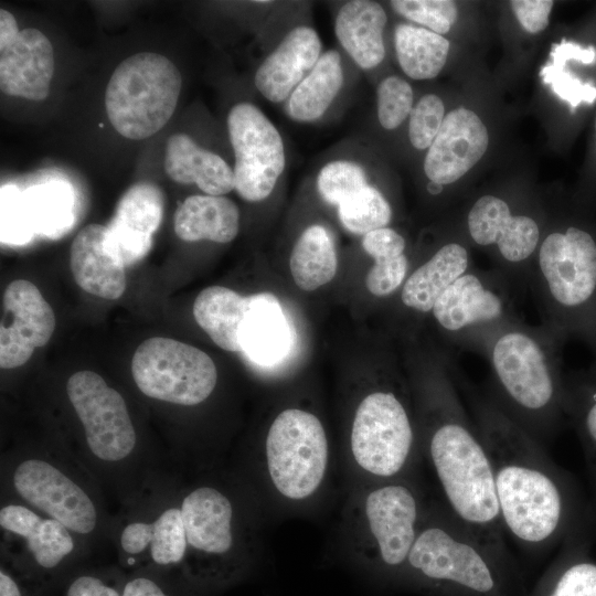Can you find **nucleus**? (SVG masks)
Returning <instances> with one entry per match:
<instances>
[{
	"label": "nucleus",
	"instance_id": "obj_13",
	"mask_svg": "<svg viewBox=\"0 0 596 596\" xmlns=\"http://www.w3.org/2000/svg\"><path fill=\"white\" fill-rule=\"evenodd\" d=\"M234 151V189L248 202L265 200L281 175L286 156L281 136L255 105L238 103L227 116Z\"/></svg>",
	"mask_w": 596,
	"mask_h": 596
},
{
	"label": "nucleus",
	"instance_id": "obj_42",
	"mask_svg": "<svg viewBox=\"0 0 596 596\" xmlns=\"http://www.w3.org/2000/svg\"><path fill=\"white\" fill-rule=\"evenodd\" d=\"M413 89L398 76L385 77L376 91L377 118L387 130L397 128L409 115L413 106Z\"/></svg>",
	"mask_w": 596,
	"mask_h": 596
},
{
	"label": "nucleus",
	"instance_id": "obj_43",
	"mask_svg": "<svg viewBox=\"0 0 596 596\" xmlns=\"http://www.w3.org/2000/svg\"><path fill=\"white\" fill-rule=\"evenodd\" d=\"M35 235L23 200L15 185L1 187V242L24 245Z\"/></svg>",
	"mask_w": 596,
	"mask_h": 596
},
{
	"label": "nucleus",
	"instance_id": "obj_27",
	"mask_svg": "<svg viewBox=\"0 0 596 596\" xmlns=\"http://www.w3.org/2000/svg\"><path fill=\"white\" fill-rule=\"evenodd\" d=\"M386 22L384 9L374 1L353 0L340 8L334 23L336 35L361 68H374L383 61Z\"/></svg>",
	"mask_w": 596,
	"mask_h": 596
},
{
	"label": "nucleus",
	"instance_id": "obj_47",
	"mask_svg": "<svg viewBox=\"0 0 596 596\" xmlns=\"http://www.w3.org/2000/svg\"><path fill=\"white\" fill-rule=\"evenodd\" d=\"M121 596H170L155 579L147 576H137L128 579L123 588Z\"/></svg>",
	"mask_w": 596,
	"mask_h": 596
},
{
	"label": "nucleus",
	"instance_id": "obj_28",
	"mask_svg": "<svg viewBox=\"0 0 596 596\" xmlns=\"http://www.w3.org/2000/svg\"><path fill=\"white\" fill-rule=\"evenodd\" d=\"M173 225L177 236L187 242L228 243L238 233L240 211L225 196L191 195L177 209Z\"/></svg>",
	"mask_w": 596,
	"mask_h": 596
},
{
	"label": "nucleus",
	"instance_id": "obj_37",
	"mask_svg": "<svg viewBox=\"0 0 596 596\" xmlns=\"http://www.w3.org/2000/svg\"><path fill=\"white\" fill-rule=\"evenodd\" d=\"M552 62L545 65L540 76L544 83L551 85L554 93L566 100L572 108L582 102L592 104L596 99V87L590 83H583L566 70V62L577 61L583 64H592L596 60V50L593 46L583 49L575 42L562 40L554 44L551 50Z\"/></svg>",
	"mask_w": 596,
	"mask_h": 596
},
{
	"label": "nucleus",
	"instance_id": "obj_39",
	"mask_svg": "<svg viewBox=\"0 0 596 596\" xmlns=\"http://www.w3.org/2000/svg\"><path fill=\"white\" fill-rule=\"evenodd\" d=\"M149 547L153 563L160 566L177 565L187 558L188 543L181 509L162 511L149 523Z\"/></svg>",
	"mask_w": 596,
	"mask_h": 596
},
{
	"label": "nucleus",
	"instance_id": "obj_18",
	"mask_svg": "<svg viewBox=\"0 0 596 596\" xmlns=\"http://www.w3.org/2000/svg\"><path fill=\"white\" fill-rule=\"evenodd\" d=\"M488 130L476 113L467 108L449 111L424 160L429 181L441 185L462 178L485 155Z\"/></svg>",
	"mask_w": 596,
	"mask_h": 596
},
{
	"label": "nucleus",
	"instance_id": "obj_2",
	"mask_svg": "<svg viewBox=\"0 0 596 596\" xmlns=\"http://www.w3.org/2000/svg\"><path fill=\"white\" fill-rule=\"evenodd\" d=\"M450 359L435 358L415 383L421 455L454 514L487 544L508 551L489 455L465 407Z\"/></svg>",
	"mask_w": 596,
	"mask_h": 596
},
{
	"label": "nucleus",
	"instance_id": "obj_52",
	"mask_svg": "<svg viewBox=\"0 0 596 596\" xmlns=\"http://www.w3.org/2000/svg\"><path fill=\"white\" fill-rule=\"evenodd\" d=\"M595 127H596V124H595Z\"/></svg>",
	"mask_w": 596,
	"mask_h": 596
},
{
	"label": "nucleus",
	"instance_id": "obj_1",
	"mask_svg": "<svg viewBox=\"0 0 596 596\" xmlns=\"http://www.w3.org/2000/svg\"><path fill=\"white\" fill-rule=\"evenodd\" d=\"M454 375L489 455L504 533L530 555L562 544L587 509L572 475L478 390L457 363Z\"/></svg>",
	"mask_w": 596,
	"mask_h": 596
},
{
	"label": "nucleus",
	"instance_id": "obj_4",
	"mask_svg": "<svg viewBox=\"0 0 596 596\" xmlns=\"http://www.w3.org/2000/svg\"><path fill=\"white\" fill-rule=\"evenodd\" d=\"M564 343L543 324L530 326L520 319L502 329L483 355L490 366L486 392L544 447L566 422Z\"/></svg>",
	"mask_w": 596,
	"mask_h": 596
},
{
	"label": "nucleus",
	"instance_id": "obj_15",
	"mask_svg": "<svg viewBox=\"0 0 596 596\" xmlns=\"http://www.w3.org/2000/svg\"><path fill=\"white\" fill-rule=\"evenodd\" d=\"M67 397L81 421L93 455L106 462L127 458L137 441L121 394L93 371H78L66 383Z\"/></svg>",
	"mask_w": 596,
	"mask_h": 596
},
{
	"label": "nucleus",
	"instance_id": "obj_21",
	"mask_svg": "<svg viewBox=\"0 0 596 596\" xmlns=\"http://www.w3.org/2000/svg\"><path fill=\"white\" fill-rule=\"evenodd\" d=\"M595 533L587 509L582 523L528 596H596Z\"/></svg>",
	"mask_w": 596,
	"mask_h": 596
},
{
	"label": "nucleus",
	"instance_id": "obj_5",
	"mask_svg": "<svg viewBox=\"0 0 596 596\" xmlns=\"http://www.w3.org/2000/svg\"><path fill=\"white\" fill-rule=\"evenodd\" d=\"M429 499L417 473L352 483L341 514L347 557L376 585L400 588Z\"/></svg>",
	"mask_w": 596,
	"mask_h": 596
},
{
	"label": "nucleus",
	"instance_id": "obj_31",
	"mask_svg": "<svg viewBox=\"0 0 596 596\" xmlns=\"http://www.w3.org/2000/svg\"><path fill=\"white\" fill-rule=\"evenodd\" d=\"M342 84L341 56L336 50L326 51L288 97L287 114L300 123L317 120L332 104Z\"/></svg>",
	"mask_w": 596,
	"mask_h": 596
},
{
	"label": "nucleus",
	"instance_id": "obj_35",
	"mask_svg": "<svg viewBox=\"0 0 596 596\" xmlns=\"http://www.w3.org/2000/svg\"><path fill=\"white\" fill-rule=\"evenodd\" d=\"M23 200L35 235L58 238L75 222V195L72 187L60 180H51L28 188Z\"/></svg>",
	"mask_w": 596,
	"mask_h": 596
},
{
	"label": "nucleus",
	"instance_id": "obj_44",
	"mask_svg": "<svg viewBox=\"0 0 596 596\" xmlns=\"http://www.w3.org/2000/svg\"><path fill=\"white\" fill-rule=\"evenodd\" d=\"M443 100L435 94L424 95L412 109L408 124V138L418 150L429 148L445 118Z\"/></svg>",
	"mask_w": 596,
	"mask_h": 596
},
{
	"label": "nucleus",
	"instance_id": "obj_40",
	"mask_svg": "<svg viewBox=\"0 0 596 596\" xmlns=\"http://www.w3.org/2000/svg\"><path fill=\"white\" fill-rule=\"evenodd\" d=\"M366 185L363 169L352 161L338 160L329 162L320 170L317 178L320 196L327 203L333 205H339Z\"/></svg>",
	"mask_w": 596,
	"mask_h": 596
},
{
	"label": "nucleus",
	"instance_id": "obj_51",
	"mask_svg": "<svg viewBox=\"0 0 596 596\" xmlns=\"http://www.w3.org/2000/svg\"><path fill=\"white\" fill-rule=\"evenodd\" d=\"M443 190H444V185L437 182L429 181L427 184V191L432 195H439L443 192Z\"/></svg>",
	"mask_w": 596,
	"mask_h": 596
},
{
	"label": "nucleus",
	"instance_id": "obj_33",
	"mask_svg": "<svg viewBox=\"0 0 596 596\" xmlns=\"http://www.w3.org/2000/svg\"><path fill=\"white\" fill-rule=\"evenodd\" d=\"M564 412L583 446L596 488V361L564 376Z\"/></svg>",
	"mask_w": 596,
	"mask_h": 596
},
{
	"label": "nucleus",
	"instance_id": "obj_7",
	"mask_svg": "<svg viewBox=\"0 0 596 596\" xmlns=\"http://www.w3.org/2000/svg\"><path fill=\"white\" fill-rule=\"evenodd\" d=\"M343 457L350 485L417 473L422 455L416 414L398 384L384 383L361 397Z\"/></svg>",
	"mask_w": 596,
	"mask_h": 596
},
{
	"label": "nucleus",
	"instance_id": "obj_48",
	"mask_svg": "<svg viewBox=\"0 0 596 596\" xmlns=\"http://www.w3.org/2000/svg\"><path fill=\"white\" fill-rule=\"evenodd\" d=\"M20 31L18 23L8 10H0V50H3L11 45Z\"/></svg>",
	"mask_w": 596,
	"mask_h": 596
},
{
	"label": "nucleus",
	"instance_id": "obj_19",
	"mask_svg": "<svg viewBox=\"0 0 596 596\" xmlns=\"http://www.w3.org/2000/svg\"><path fill=\"white\" fill-rule=\"evenodd\" d=\"M53 73V46L38 29H23L11 45L0 50V88L6 95L43 100Z\"/></svg>",
	"mask_w": 596,
	"mask_h": 596
},
{
	"label": "nucleus",
	"instance_id": "obj_38",
	"mask_svg": "<svg viewBox=\"0 0 596 596\" xmlns=\"http://www.w3.org/2000/svg\"><path fill=\"white\" fill-rule=\"evenodd\" d=\"M338 215L345 230L364 236L390 224L392 207L376 188L368 184L338 205Z\"/></svg>",
	"mask_w": 596,
	"mask_h": 596
},
{
	"label": "nucleus",
	"instance_id": "obj_49",
	"mask_svg": "<svg viewBox=\"0 0 596 596\" xmlns=\"http://www.w3.org/2000/svg\"><path fill=\"white\" fill-rule=\"evenodd\" d=\"M0 596H23L17 581L6 571H0Z\"/></svg>",
	"mask_w": 596,
	"mask_h": 596
},
{
	"label": "nucleus",
	"instance_id": "obj_8",
	"mask_svg": "<svg viewBox=\"0 0 596 596\" xmlns=\"http://www.w3.org/2000/svg\"><path fill=\"white\" fill-rule=\"evenodd\" d=\"M331 459L320 418L305 408L288 407L272 421L258 464L269 498L284 509L299 510L323 493Z\"/></svg>",
	"mask_w": 596,
	"mask_h": 596
},
{
	"label": "nucleus",
	"instance_id": "obj_45",
	"mask_svg": "<svg viewBox=\"0 0 596 596\" xmlns=\"http://www.w3.org/2000/svg\"><path fill=\"white\" fill-rule=\"evenodd\" d=\"M554 2L551 0H513L510 6L522 25L532 34L543 31L549 25V17Z\"/></svg>",
	"mask_w": 596,
	"mask_h": 596
},
{
	"label": "nucleus",
	"instance_id": "obj_6",
	"mask_svg": "<svg viewBox=\"0 0 596 596\" xmlns=\"http://www.w3.org/2000/svg\"><path fill=\"white\" fill-rule=\"evenodd\" d=\"M530 288L542 323L563 342L577 339L596 361V237L570 223L545 234L531 262Z\"/></svg>",
	"mask_w": 596,
	"mask_h": 596
},
{
	"label": "nucleus",
	"instance_id": "obj_9",
	"mask_svg": "<svg viewBox=\"0 0 596 596\" xmlns=\"http://www.w3.org/2000/svg\"><path fill=\"white\" fill-rule=\"evenodd\" d=\"M520 288L499 268H470L441 294L430 315L457 351L485 355L502 329L522 319L517 310Z\"/></svg>",
	"mask_w": 596,
	"mask_h": 596
},
{
	"label": "nucleus",
	"instance_id": "obj_26",
	"mask_svg": "<svg viewBox=\"0 0 596 596\" xmlns=\"http://www.w3.org/2000/svg\"><path fill=\"white\" fill-rule=\"evenodd\" d=\"M0 526L25 541L33 562L42 571L57 568L74 551L73 536L65 525L22 504L2 507Z\"/></svg>",
	"mask_w": 596,
	"mask_h": 596
},
{
	"label": "nucleus",
	"instance_id": "obj_17",
	"mask_svg": "<svg viewBox=\"0 0 596 596\" xmlns=\"http://www.w3.org/2000/svg\"><path fill=\"white\" fill-rule=\"evenodd\" d=\"M7 313L13 321L0 326V366L23 365L36 348L45 345L55 329V315L38 287L29 280L11 281L3 295Z\"/></svg>",
	"mask_w": 596,
	"mask_h": 596
},
{
	"label": "nucleus",
	"instance_id": "obj_23",
	"mask_svg": "<svg viewBox=\"0 0 596 596\" xmlns=\"http://www.w3.org/2000/svg\"><path fill=\"white\" fill-rule=\"evenodd\" d=\"M106 232V225L84 226L72 243L70 266L83 290L110 300L123 296L127 280L125 266L105 246Z\"/></svg>",
	"mask_w": 596,
	"mask_h": 596
},
{
	"label": "nucleus",
	"instance_id": "obj_10",
	"mask_svg": "<svg viewBox=\"0 0 596 596\" xmlns=\"http://www.w3.org/2000/svg\"><path fill=\"white\" fill-rule=\"evenodd\" d=\"M182 78L166 56L140 52L113 72L105 92V108L123 137L146 139L158 132L174 113Z\"/></svg>",
	"mask_w": 596,
	"mask_h": 596
},
{
	"label": "nucleus",
	"instance_id": "obj_46",
	"mask_svg": "<svg viewBox=\"0 0 596 596\" xmlns=\"http://www.w3.org/2000/svg\"><path fill=\"white\" fill-rule=\"evenodd\" d=\"M65 596H121V589L99 576L83 574L70 583Z\"/></svg>",
	"mask_w": 596,
	"mask_h": 596
},
{
	"label": "nucleus",
	"instance_id": "obj_50",
	"mask_svg": "<svg viewBox=\"0 0 596 596\" xmlns=\"http://www.w3.org/2000/svg\"><path fill=\"white\" fill-rule=\"evenodd\" d=\"M589 520L596 534V489L593 502L587 507Z\"/></svg>",
	"mask_w": 596,
	"mask_h": 596
},
{
	"label": "nucleus",
	"instance_id": "obj_20",
	"mask_svg": "<svg viewBox=\"0 0 596 596\" xmlns=\"http://www.w3.org/2000/svg\"><path fill=\"white\" fill-rule=\"evenodd\" d=\"M321 56V41L309 26L292 29L256 71L254 83L269 102L288 99Z\"/></svg>",
	"mask_w": 596,
	"mask_h": 596
},
{
	"label": "nucleus",
	"instance_id": "obj_30",
	"mask_svg": "<svg viewBox=\"0 0 596 596\" xmlns=\"http://www.w3.org/2000/svg\"><path fill=\"white\" fill-rule=\"evenodd\" d=\"M163 216V194L150 182L131 185L119 199L107 225L111 237L120 241L152 244V234Z\"/></svg>",
	"mask_w": 596,
	"mask_h": 596
},
{
	"label": "nucleus",
	"instance_id": "obj_36",
	"mask_svg": "<svg viewBox=\"0 0 596 596\" xmlns=\"http://www.w3.org/2000/svg\"><path fill=\"white\" fill-rule=\"evenodd\" d=\"M394 45L402 71L413 79H430L443 70L450 44L425 28L402 23L395 28Z\"/></svg>",
	"mask_w": 596,
	"mask_h": 596
},
{
	"label": "nucleus",
	"instance_id": "obj_29",
	"mask_svg": "<svg viewBox=\"0 0 596 596\" xmlns=\"http://www.w3.org/2000/svg\"><path fill=\"white\" fill-rule=\"evenodd\" d=\"M248 309V296L223 286L203 289L194 300L196 323L221 349L242 352L240 330Z\"/></svg>",
	"mask_w": 596,
	"mask_h": 596
},
{
	"label": "nucleus",
	"instance_id": "obj_14",
	"mask_svg": "<svg viewBox=\"0 0 596 596\" xmlns=\"http://www.w3.org/2000/svg\"><path fill=\"white\" fill-rule=\"evenodd\" d=\"M468 236L476 245L492 252L500 270L521 288L542 240L539 221L526 213H514L501 196L485 194L470 206L466 216Z\"/></svg>",
	"mask_w": 596,
	"mask_h": 596
},
{
	"label": "nucleus",
	"instance_id": "obj_25",
	"mask_svg": "<svg viewBox=\"0 0 596 596\" xmlns=\"http://www.w3.org/2000/svg\"><path fill=\"white\" fill-rule=\"evenodd\" d=\"M164 170L181 184H196L207 195L222 196L234 189V171L216 153L194 142L185 134H174L167 142Z\"/></svg>",
	"mask_w": 596,
	"mask_h": 596
},
{
	"label": "nucleus",
	"instance_id": "obj_16",
	"mask_svg": "<svg viewBox=\"0 0 596 596\" xmlns=\"http://www.w3.org/2000/svg\"><path fill=\"white\" fill-rule=\"evenodd\" d=\"M12 482L29 504L61 522L70 531L89 534L97 524V510L89 496L53 464L29 458L14 469Z\"/></svg>",
	"mask_w": 596,
	"mask_h": 596
},
{
	"label": "nucleus",
	"instance_id": "obj_22",
	"mask_svg": "<svg viewBox=\"0 0 596 596\" xmlns=\"http://www.w3.org/2000/svg\"><path fill=\"white\" fill-rule=\"evenodd\" d=\"M240 343L246 358L259 366H273L288 354L291 345L290 326L274 294L263 291L248 296Z\"/></svg>",
	"mask_w": 596,
	"mask_h": 596
},
{
	"label": "nucleus",
	"instance_id": "obj_12",
	"mask_svg": "<svg viewBox=\"0 0 596 596\" xmlns=\"http://www.w3.org/2000/svg\"><path fill=\"white\" fill-rule=\"evenodd\" d=\"M131 375L146 396L182 406L204 402L217 383L213 360L184 342L155 337L136 349Z\"/></svg>",
	"mask_w": 596,
	"mask_h": 596
},
{
	"label": "nucleus",
	"instance_id": "obj_41",
	"mask_svg": "<svg viewBox=\"0 0 596 596\" xmlns=\"http://www.w3.org/2000/svg\"><path fill=\"white\" fill-rule=\"evenodd\" d=\"M390 4L400 15L440 35L449 32L458 17L451 0H394Z\"/></svg>",
	"mask_w": 596,
	"mask_h": 596
},
{
	"label": "nucleus",
	"instance_id": "obj_11",
	"mask_svg": "<svg viewBox=\"0 0 596 596\" xmlns=\"http://www.w3.org/2000/svg\"><path fill=\"white\" fill-rule=\"evenodd\" d=\"M180 509L188 575L204 586L227 585L241 577L247 568V549L228 494L214 486H199L183 497Z\"/></svg>",
	"mask_w": 596,
	"mask_h": 596
},
{
	"label": "nucleus",
	"instance_id": "obj_24",
	"mask_svg": "<svg viewBox=\"0 0 596 596\" xmlns=\"http://www.w3.org/2000/svg\"><path fill=\"white\" fill-rule=\"evenodd\" d=\"M470 253L465 244L450 241L440 245L408 274L400 288L403 307L413 313L430 315L437 299L470 269Z\"/></svg>",
	"mask_w": 596,
	"mask_h": 596
},
{
	"label": "nucleus",
	"instance_id": "obj_34",
	"mask_svg": "<svg viewBox=\"0 0 596 596\" xmlns=\"http://www.w3.org/2000/svg\"><path fill=\"white\" fill-rule=\"evenodd\" d=\"M289 268L295 284L305 291L316 290L334 278L337 252L324 226L313 224L301 233L291 251Z\"/></svg>",
	"mask_w": 596,
	"mask_h": 596
},
{
	"label": "nucleus",
	"instance_id": "obj_3",
	"mask_svg": "<svg viewBox=\"0 0 596 596\" xmlns=\"http://www.w3.org/2000/svg\"><path fill=\"white\" fill-rule=\"evenodd\" d=\"M400 588L425 596H528L509 551L482 541L430 498Z\"/></svg>",
	"mask_w": 596,
	"mask_h": 596
},
{
	"label": "nucleus",
	"instance_id": "obj_32",
	"mask_svg": "<svg viewBox=\"0 0 596 596\" xmlns=\"http://www.w3.org/2000/svg\"><path fill=\"white\" fill-rule=\"evenodd\" d=\"M362 247L374 259L365 277L368 291L377 298L391 296L409 272L404 236L389 226L377 228L363 236Z\"/></svg>",
	"mask_w": 596,
	"mask_h": 596
}]
</instances>
